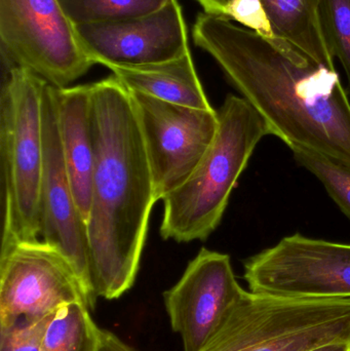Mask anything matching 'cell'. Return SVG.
<instances>
[{
	"label": "cell",
	"instance_id": "cell-1",
	"mask_svg": "<svg viewBox=\"0 0 350 351\" xmlns=\"http://www.w3.org/2000/svg\"><path fill=\"white\" fill-rule=\"evenodd\" d=\"M192 37L264 119L271 135L290 148L350 167V101L336 70L286 41L205 12L195 20Z\"/></svg>",
	"mask_w": 350,
	"mask_h": 351
},
{
	"label": "cell",
	"instance_id": "cell-2",
	"mask_svg": "<svg viewBox=\"0 0 350 351\" xmlns=\"http://www.w3.org/2000/svg\"><path fill=\"white\" fill-rule=\"evenodd\" d=\"M90 282L95 298L113 300L134 286L158 199L135 100L114 75L90 84Z\"/></svg>",
	"mask_w": 350,
	"mask_h": 351
},
{
	"label": "cell",
	"instance_id": "cell-3",
	"mask_svg": "<svg viewBox=\"0 0 350 351\" xmlns=\"http://www.w3.org/2000/svg\"><path fill=\"white\" fill-rule=\"evenodd\" d=\"M218 115L219 128L211 147L188 179L162 199V239L205 241L221 223L257 145L271 135L266 121L242 97L228 95Z\"/></svg>",
	"mask_w": 350,
	"mask_h": 351
},
{
	"label": "cell",
	"instance_id": "cell-4",
	"mask_svg": "<svg viewBox=\"0 0 350 351\" xmlns=\"http://www.w3.org/2000/svg\"><path fill=\"white\" fill-rule=\"evenodd\" d=\"M47 82L29 69L8 68L0 96L3 185L1 252L40 234L43 90Z\"/></svg>",
	"mask_w": 350,
	"mask_h": 351
},
{
	"label": "cell",
	"instance_id": "cell-5",
	"mask_svg": "<svg viewBox=\"0 0 350 351\" xmlns=\"http://www.w3.org/2000/svg\"><path fill=\"white\" fill-rule=\"evenodd\" d=\"M350 343V299L246 292L197 351H308Z\"/></svg>",
	"mask_w": 350,
	"mask_h": 351
},
{
	"label": "cell",
	"instance_id": "cell-6",
	"mask_svg": "<svg viewBox=\"0 0 350 351\" xmlns=\"http://www.w3.org/2000/svg\"><path fill=\"white\" fill-rule=\"evenodd\" d=\"M2 53L55 88H67L94 62L59 0H0Z\"/></svg>",
	"mask_w": 350,
	"mask_h": 351
},
{
	"label": "cell",
	"instance_id": "cell-7",
	"mask_svg": "<svg viewBox=\"0 0 350 351\" xmlns=\"http://www.w3.org/2000/svg\"><path fill=\"white\" fill-rule=\"evenodd\" d=\"M250 292L299 299H350V243L284 237L244 262Z\"/></svg>",
	"mask_w": 350,
	"mask_h": 351
},
{
	"label": "cell",
	"instance_id": "cell-8",
	"mask_svg": "<svg viewBox=\"0 0 350 351\" xmlns=\"http://www.w3.org/2000/svg\"><path fill=\"white\" fill-rule=\"evenodd\" d=\"M75 302L95 307L71 262L53 245L23 241L0 254V326Z\"/></svg>",
	"mask_w": 350,
	"mask_h": 351
},
{
	"label": "cell",
	"instance_id": "cell-9",
	"mask_svg": "<svg viewBox=\"0 0 350 351\" xmlns=\"http://www.w3.org/2000/svg\"><path fill=\"white\" fill-rule=\"evenodd\" d=\"M131 93L158 202L180 187L199 166L217 135L219 115L214 108H191Z\"/></svg>",
	"mask_w": 350,
	"mask_h": 351
},
{
	"label": "cell",
	"instance_id": "cell-10",
	"mask_svg": "<svg viewBox=\"0 0 350 351\" xmlns=\"http://www.w3.org/2000/svg\"><path fill=\"white\" fill-rule=\"evenodd\" d=\"M75 30L88 58L107 68L162 63L190 51L179 0L144 16L78 25Z\"/></svg>",
	"mask_w": 350,
	"mask_h": 351
},
{
	"label": "cell",
	"instance_id": "cell-11",
	"mask_svg": "<svg viewBox=\"0 0 350 351\" xmlns=\"http://www.w3.org/2000/svg\"><path fill=\"white\" fill-rule=\"evenodd\" d=\"M246 292L229 256L203 247L164 294L171 327L182 338L184 351L201 350Z\"/></svg>",
	"mask_w": 350,
	"mask_h": 351
},
{
	"label": "cell",
	"instance_id": "cell-12",
	"mask_svg": "<svg viewBox=\"0 0 350 351\" xmlns=\"http://www.w3.org/2000/svg\"><path fill=\"white\" fill-rule=\"evenodd\" d=\"M43 162L40 193V235L73 265L92 304L90 249L86 224L76 206L64 162L58 125L55 86L45 84L42 104Z\"/></svg>",
	"mask_w": 350,
	"mask_h": 351
},
{
	"label": "cell",
	"instance_id": "cell-13",
	"mask_svg": "<svg viewBox=\"0 0 350 351\" xmlns=\"http://www.w3.org/2000/svg\"><path fill=\"white\" fill-rule=\"evenodd\" d=\"M58 125L64 162L84 222H88L92 202L95 144L90 119V84L55 86Z\"/></svg>",
	"mask_w": 350,
	"mask_h": 351
},
{
	"label": "cell",
	"instance_id": "cell-14",
	"mask_svg": "<svg viewBox=\"0 0 350 351\" xmlns=\"http://www.w3.org/2000/svg\"><path fill=\"white\" fill-rule=\"evenodd\" d=\"M109 69L131 92L197 109H211L195 70L191 51L182 57L152 65Z\"/></svg>",
	"mask_w": 350,
	"mask_h": 351
},
{
	"label": "cell",
	"instance_id": "cell-15",
	"mask_svg": "<svg viewBox=\"0 0 350 351\" xmlns=\"http://www.w3.org/2000/svg\"><path fill=\"white\" fill-rule=\"evenodd\" d=\"M323 0H261L275 38L286 41L316 63L335 69L322 22Z\"/></svg>",
	"mask_w": 350,
	"mask_h": 351
},
{
	"label": "cell",
	"instance_id": "cell-16",
	"mask_svg": "<svg viewBox=\"0 0 350 351\" xmlns=\"http://www.w3.org/2000/svg\"><path fill=\"white\" fill-rule=\"evenodd\" d=\"M101 329L84 303L62 306L49 319L41 351H98Z\"/></svg>",
	"mask_w": 350,
	"mask_h": 351
},
{
	"label": "cell",
	"instance_id": "cell-17",
	"mask_svg": "<svg viewBox=\"0 0 350 351\" xmlns=\"http://www.w3.org/2000/svg\"><path fill=\"white\" fill-rule=\"evenodd\" d=\"M74 26L144 16L168 0H59Z\"/></svg>",
	"mask_w": 350,
	"mask_h": 351
},
{
	"label": "cell",
	"instance_id": "cell-18",
	"mask_svg": "<svg viewBox=\"0 0 350 351\" xmlns=\"http://www.w3.org/2000/svg\"><path fill=\"white\" fill-rule=\"evenodd\" d=\"M290 149L296 162L320 180L329 196L350 219V167L304 148Z\"/></svg>",
	"mask_w": 350,
	"mask_h": 351
},
{
	"label": "cell",
	"instance_id": "cell-19",
	"mask_svg": "<svg viewBox=\"0 0 350 351\" xmlns=\"http://www.w3.org/2000/svg\"><path fill=\"white\" fill-rule=\"evenodd\" d=\"M322 22L331 51L347 74L350 94V0H323Z\"/></svg>",
	"mask_w": 350,
	"mask_h": 351
},
{
	"label": "cell",
	"instance_id": "cell-20",
	"mask_svg": "<svg viewBox=\"0 0 350 351\" xmlns=\"http://www.w3.org/2000/svg\"><path fill=\"white\" fill-rule=\"evenodd\" d=\"M53 313L41 319H18L0 326V351H41L43 336Z\"/></svg>",
	"mask_w": 350,
	"mask_h": 351
},
{
	"label": "cell",
	"instance_id": "cell-21",
	"mask_svg": "<svg viewBox=\"0 0 350 351\" xmlns=\"http://www.w3.org/2000/svg\"><path fill=\"white\" fill-rule=\"evenodd\" d=\"M224 18L236 21L262 36L275 38L261 0H232L226 8Z\"/></svg>",
	"mask_w": 350,
	"mask_h": 351
},
{
	"label": "cell",
	"instance_id": "cell-22",
	"mask_svg": "<svg viewBox=\"0 0 350 351\" xmlns=\"http://www.w3.org/2000/svg\"><path fill=\"white\" fill-rule=\"evenodd\" d=\"M98 351H136L131 346L121 341L116 335L101 330L100 348Z\"/></svg>",
	"mask_w": 350,
	"mask_h": 351
},
{
	"label": "cell",
	"instance_id": "cell-23",
	"mask_svg": "<svg viewBox=\"0 0 350 351\" xmlns=\"http://www.w3.org/2000/svg\"><path fill=\"white\" fill-rule=\"evenodd\" d=\"M207 14L225 16L226 8L232 0H197Z\"/></svg>",
	"mask_w": 350,
	"mask_h": 351
},
{
	"label": "cell",
	"instance_id": "cell-24",
	"mask_svg": "<svg viewBox=\"0 0 350 351\" xmlns=\"http://www.w3.org/2000/svg\"><path fill=\"white\" fill-rule=\"evenodd\" d=\"M308 351H350V343L345 342H336V343L326 344L318 346Z\"/></svg>",
	"mask_w": 350,
	"mask_h": 351
}]
</instances>
